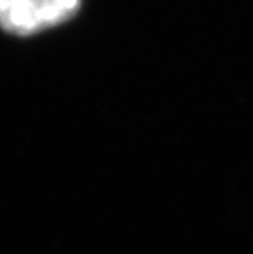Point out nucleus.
Returning <instances> with one entry per match:
<instances>
[{
	"label": "nucleus",
	"mask_w": 253,
	"mask_h": 254,
	"mask_svg": "<svg viewBox=\"0 0 253 254\" xmlns=\"http://www.w3.org/2000/svg\"><path fill=\"white\" fill-rule=\"evenodd\" d=\"M81 0H0V28L28 36L73 18Z\"/></svg>",
	"instance_id": "1"
}]
</instances>
